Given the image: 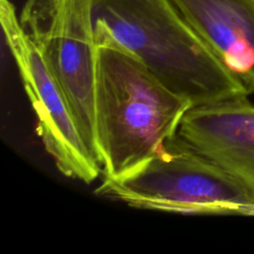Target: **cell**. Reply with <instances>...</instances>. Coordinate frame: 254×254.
I'll list each match as a JSON object with an SVG mask.
<instances>
[{"label":"cell","mask_w":254,"mask_h":254,"mask_svg":"<svg viewBox=\"0 0 254 254\" xmlns=\"http://www.w3.org/2000/svg\"><path fill=\"white\" fill-rule=\"evenodd\" d=\"M93 37L96 159L104 177L115 179L172 141L192 104L114 40Z\"/></svg>","instance_id":"cell-1"},{"label":"cell","mask_w":254,"mask_h":254,"mask_svg":"<svg viewBox=\"0 0 254 254\" xmlns=\"http://www.w3.org/2000/svg\"><path fill=\"white\" fill-rule=\"evenodd\" d=\"M93 35L134 54L192 106L249 95L171 0H90Z\"/></svg>","instance_id":"cell-2"},{"label":"cell","mask_w":254,"mask_h":254,"mask_svg":"<svg viewBox=\"0 0 254 254\" xmlns=\"http://www.w3.org/2000/svg\"><path fill=\"white\" fill-rule=\"evenodd\" d=\"M95 193L133 207L186 214H243L254 202L229 173L177 136L131 173L105 178Z\"/></svg>","instance_id":"cell-3"},{"label":"cell","mask_w":254,"mask_h":254,"mask_svg":"<svg viewBox=\"0 0 254 254\" xmlns=\"http://www.w3.org/2000/svg\"><path fill=\"white\" fill-rule=\"evenodd\" d=\"M19 20L42 50L88 149L96 158L95 42L90 0H26Z\"/></svg>","instance_id":"cell-4"},{"label":"cell","mask_w":254,"mask_h":254,"mask_svg":"<svg viewBox=\"0 0 254 254\" xmlns=\"http://www.w3.org/2000/svg\"><path fill=\"white\" fill-rule=\"evenodd\" d=\"M2 32L37 117V132L58 170L90 184L101 167L88 149L68 102L40 47L26 33L10 0H0Z\"/></svg>","instance_id":"cell-5"},{"label":"cell","mask_w":254,"mask_h":254,"mask_svg":"<svg viewBox=\"0 0 254 254\" xmlns=\"http://www.w3.org/2000/svg\"><path fill=\"white\" fill-rule=\"evenodd\" d=\"M247 96L192 106L177 137L237 179L254 198V104Z\"/></svg>","instance_id":"cell-6"},{"label":"cell","mask_w":254,"mask_h":254,"mask_svg":"<svg viewBox=\"0 0 254 254\" xmlns=\"http://www.w3.org/2000/svg\"><path fill=\"white\" fill-rule=\"evenodd\" d=\"M221 63L254 92V0H171Z\"/></svg>","instance_id":"cell-7"},{"label":"cell","mask_w":254,"mask_h":254,"mask_svg":"<svg viewBox=\"0 0 254 254\" xmlns=\"http://www.w3.org/2000/svg\"><path fill=\"white\" fill-rule=\"evenodd\" d=\"M242 215H248V216H254V202L251 204H248L245 209L243 210Z\"/></svg>","instance_id":"cell-8"}]
</instances>
